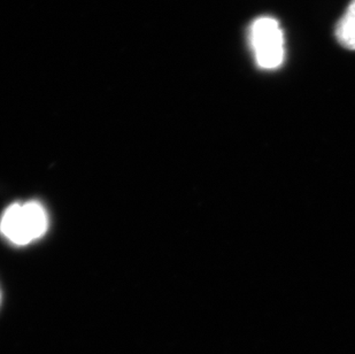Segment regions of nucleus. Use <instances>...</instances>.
<instances>
[{
    "label": "nucleus",
    "mask_w": 355,
    "mask_h": 354,
    "mask_svg": "<svg viewBox=\"0 0 355 354\" xmlns=\"http://www.w3.org/2000/svg\"><path fill=\"white\" fill-rule=\"evenodd\" d=\"M49 227L46 211L38 201L10 205L0 219V233L15 245L37 241Z\"/></svg>",
    "instance_id": "f257e3e1"
},
{
    "label": "nucleus",
    "mask_w": 355,
    "mask_h": 354,
    "mask_svg": "<svg viewBox=\"0 0 355 354\" xmlns=\"http://www.w3.org/2000/svg\"><path fill=\"white\" fill-rule=\"evenodd\" d=\"M248 44L255 65L262 71H276L284 64V33L277 19L261 15L248 27Z\"/></svg>",
    "instance_id": "f03ea898"
},
{
    "label": "nucleus",
    "mask_w": 355,
    "mask_h": 354,
    "mask_svg": "<svg viewBox=\"0 0 355 354\" xmlns=\"http://www.w3.org/2000/svg\"><path fill=\"white\" fill-rule=\"evenodd\" d=\"M335 37L340 47L355 51V0L349 3L343 17L336 24Z\"/></svg>",
    "instance_id": "7ed1b4c3"
}]
</instances>
